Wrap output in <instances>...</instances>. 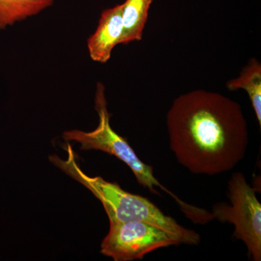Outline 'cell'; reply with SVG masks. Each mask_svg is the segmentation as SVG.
Here are the masks:
<instances>
[{
  "label": "cell",
  "mask_w": 261,
  "mask_h": 261,
  "mask_svg": "<svg viewBox=\"0 0 261 261\" xmlns=\"http://www.w3.org/2000/svg\"><path fill=\"white\" fill-rule=\"evenodd\" d=\"M56 0H0V29L39 14Z\"/></svg>",
  "instance_id": "9"
},
{
  "label": "cell",
  "mask_w": 261,
  "mask_h": 261,
  "mask_svg": "<svg viewBox=\"0 0 261 261\" xmlns=\"http://www.w3.org/2000/svg\"><path fill=\"white\" fill-rule=\"evenodd\" d=\"M66 159L56 158L54 164L92 192L99 201L110 223L141 221L162 228L176 237L181 244L197 245L200 243L198 233L184 227L172 217L166 216L150 200L142 196L125 191L117 183L106 181L100 176H89L81 169L73 149H67Z\"/></svg>",
  "instance_id": "2"
},
{
  "label": "cell",
  "mask_w": 261,
  "mask_h": 261,
  "mask_svg": "<svg viewBox=\"0 0 261 261\" xmlns=\"http://www.w3.org/2000/svg\"><path fill=\"white\" fill-rule=\"evenodd\" d=\"M154 0H126L123 4V34L120 44L141 41Z\"/></svg>",
  "instance_id": "7"
},
{
  "label": "cell",
  "mask_w": 261,
  "mask_h": 261,
  "mask_svg": "<svg viewBox=\"0 0 261 261\" xmlns=\"http://www.w3.org/2000/svg\"><path fill=\"white\" fill-rule=\"evenodd\" d=\"M181 244L176 237L154 225L141 221L110 223L101 253L115 261H130L142 259L157 249Z\"/></svg>",
  "instance_id": "5"
},
{
  "label": "cell",
  "mask_w": 261,
  "mask_h": 261,
  "mask_svg": "<svg viewBox=\"0 0 261 261\" xmlns=\"http://www.w3.org/2000/svg\"><path fill=\"white\" fill-rule=\"evenodd\" d=\"M228 197L231 205L219 202L213 207L214 219L232 224L233 238L245 243L252 260L260 261L261 205L243 173H233L228 183Z\"/></svg>",
  "instance_id": "4"
},
{
  "label": "cell",
  "mask_w": 261,
  "mask_h": 261,
  "mask_svg": "<svg viewBox=\"0 0 261 261\" xmlns=\"http://www.w3.org/2000/svg\"><path fill=\"white\" fill-rule=\"evenodd\" d=\"M226 87L229 91L244 89L248 94L261 126V64L255 58H251L244 67L238 78L228 81Z\"/></svg>",
  "instance_id": "8"
},
{
  "label": "cell",
  "mask_w": 261,
  "mask_h": 261,
  "mask_svg": "<svg viewBox=\"0 0 261 261\" xmlns=\"http://www.w3.org/2000/svg\"><path fill=\"white\" fill-rule=\"evenodd\" d=\"M123 29V4L102 12L95 32L87 42L92 61L100 63L109 61L113 49L120 44Z\"/></svg>",
  "instance_id": "6"
},
{
  "label": "cell",
  "mask_w": 261,
  "mask_h": 261,
  "mask_svg": "<svg viewBox=\"0 0 261 261\" xmlns=\"http://www.w3.org/2000/svg\"><path fill=\"white\" fill-rule=\"evenodd\" d=\"M166 123L171 150L195 174L227 172L246 154L249 134L243 110L223 94L204 89L181 94Z\"/></svg>",
  "instance_id": "1"
},
{
  "label": "cell",
  "mask_w": 261,
  "mask_h": 261,
  "mask_svg": "<svg viewBox=\"0 0 261 261\" xmlns=\"http://www.w3.org/2000/svg\"><path fill=\"white\" fill-rule=\"evenodd\" d=\"M105 90L103 84L98 82L95 93V110L99 116V124L97 128L89 132L80 130H67L63 133V139L79 142L81 149L84 150L95 149L116 156L130 168L140 185L148 189L154 195H160V192L155 187L167 192L179 205L187 219L191 220L195 224L201 222L205 216V209L186 203L161 185V182L154 177L153 168L142 162L127 141L113 129L110 123V114Z\"/></svg>",
  "instance_id": "3"
}]
</instances>
